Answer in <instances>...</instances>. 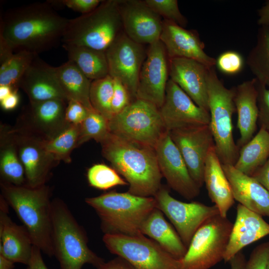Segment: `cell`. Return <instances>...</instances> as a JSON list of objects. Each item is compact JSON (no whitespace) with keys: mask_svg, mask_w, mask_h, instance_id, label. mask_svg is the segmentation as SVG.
<instances>
[{"mask_svg":"<svg viewBox=\"0 0 269 269\" xmlns=\"http://www.w3.org/2000/svg\"><path fill=\"white\" fill-rule=\"evenodd\" d=\"M269 157V133L260 128L257 134L239 152L234 167L249 176H252Z\"/></svg>","mask_w":269,"mask_h":269,"instance_id":"obj_31","label":"cell"},{"mask_svg":"<svg viewBox=\"0 0 269 269\" xmlns=\"http://www.w3.org/2000/svg\"><path fill=\"white\" fill-rule=\"evenodd\" d=\"M110 133L109 120L96 111L91 112L80 124L78 146L91 139L101 143Z\"/></svg>","mask_w":269,"mask_h":269,"instance_id":"obj_37","label":"cell"},{"mask_svg":"<svg viewBox=\"0 0 269 269\" xmlns=\"http://www.w3.org/2000/svg\"><path fill=\"white\" fill-rule=\"evenodd\" d=\"M80 125L69 124L52 138L45 140L47 151L58 162L71 161V154L78 146Z\"/></svg>","mask_w":269,"mask_h":269,"instance_id":"obj_34","label":"cell"},{"mask_svg":"<svg viewBox=\"0 0 269 269\" xmlns=\"http://www.w3.org/2000/svg\"><path fill=\"white\" fill-rule=\"evenodd\" d=\"M146 4L163 19L185 28L187 18L180 12L177 0H144Z\"/></svg>","mask_w":269,"mask_h":269,"instance_id":"obj_39","label":"cell"},{"mask_svg":"<svg viewBox=\"0 0 269 269\" xmlns=\"http://www.w3.org/2000/svg\"><path fill=\"white\" fill-rule=\"evenodd\" d=\"M60 87L67 101H77L90 111H95L90 102L92 80L88 78L73 61L54 67Z\"/></svg>","mask_w":269,"mask_h":269,"instance_id":"obj_29","label":"cell"},{"mask_svg":"<svg viewBox=\"0 0 269 269\" xmlns=\"http://www.w3.org/2000/svg\"><path fill=\"white\" fill-rule=\"evenodd\" d=\"M160 40L165 48L169 59H191L208 68L216 65V60L204 51V43L195 29H186L163 19Z\"/></svg>","mask_w":269,"mask_h":269,"instance_id":"obj_20","label":"cell"},{"mask_svg":"<svg viewBox=\"0 0 269 269\" xmlns=\"http://www.w3.org/2000/svg\"><path fill=\"white\" fill-rule=\"evenodd\" d=\"M154 197L156 208L169 219L187 248L198 229L208 220L220 214L215 205L180 201L171 196L164 187H161Z\"/></svg>","mask_w":269,"mask_h":269,"instance_id":"obj_11","label":"cell"},{"mask_svg":"<svg viewBox=\"0 0 269 269\" xmlns=\"http://www.w3.org/2000/svg\"><path fill=\"white\" fill-rule=\"evenodd\" d=\"M103 241L111 253L135 269H179V259L143 234H105Z\"/></svg>","mask_w":269,"mask_h":269,"instance_id":"obj_10","label":"cell"},{"mask_svg":"<svg viewBox=\"0 0 269 269\" xmlns=\"http://www.w3.org/2000/svg\"><path fill=\"white\" fill-rule=\"evenodd\" d=\"M233 224L218 214L206 221L196 232L179 269H210L223 260Z\"/></svg>","mask_w":269,"mask_h":269,"instance_id":"obj_9","label":"cell"},{"mask_svg":"<svg viewBox=\"0 0 269 269\" xmlns=\"http://www.w3.org/2000/svg\"><path fill=\"white\" fill-rule=\"evenodd\" d=\"M258 96L255 78L235 87L234 103L238 115L237 128L240 134L237 145L240 149L254 137L257 130Z\"/></svg>","mask_w":269,"mask_h":269,"instance_id":"obj_26","label":"cell"},{"mask_svg":"<svg viewBox=\"0 0 269 269\" xmlns=\"http://www.w3.org/2000/svg\"><path fill=\"white\" fill-rule=\"evenodd\" d=\"M204 183L209 196L218 208L220 215L227 217L229 210L234 204L235 199L215 145L210 149L206 159Z\"/></svg>","mask_w":269,"mask_h":269,"instance_id":"obj_27","label":"cell"},{"mask_svg":"<svg viewBox=\"0 0 269 269\" xmlns=\"http://www.w3.org/2000/svg\"><path fill=\"white\" fill-rule=\"evenodd\" d=\"M89 185L95 188L106 190L118 185H129L113 167L98 163L93 165L87 171Z\"/></svg>","mask_w":269,"mask_h":269,"instance_id":"obj_38","label":"cell"},{"mask_svg":"<svg viewBox=\"0 0 269 269\" xmlns=\"http://www.w3.org/2000/svg\"><path fill=\"white\" fill-rule=\"evenodd\" d=\"M102 154L129 184L128 192L154 197L161 187L154 148L133 142L111 133L101 143Z\"/></svg>","mask_w":269,"mask_h":269,"instance_id":"obj_2","label":"cell"},{"mask_svg":"<svg viewBox=\"0 0 269 269\" xmlns=\"http://www.w3.org/2000/svg\"><path fill=\"white\" fill-rule=\"evenodd\" d=\"M68 60L74 62L84 75L92 81L109 75L105 51L88 47L63 44Z\"/></svg>","mask_w":269,"mask_h":269,"instance_id":"obj_30","label":"cell"},{"mask_svg":"<svg viewBox=\"0 0 269 269\" xmlns=\"http://www.w3.org/2000/svg\"><path fill=\"white\" fill-rule=\"evenodd\" d=\"M85 201L98 214L105 234H142V224L156 208L154 197L139 196L129 192H109L86 198Z\"/></svg>","mask_w":269,"mask_h":269,"instance_id":"obj_4","label":"cell"},{"mask_svg":"<svg viewBox=\"0 0 269 269\" xmlns=\"http://www.w3.org/2000/svg\"><path fill=\"white\" fill-rule=\"evenodd\" d=\"M91 112L81 103L70 100L67 103L65 119L68 124L80 125Z\"/></svg>","mask_w":269,"mask_h":269,"instance_id":"obj_45","label":"cell"},{"mask_svg":"<svg viewBox=\"0 0 269 269\" xmlns=\"http://www.w3.org/2000/svg\"><path fill=\"white\" fill-rule=\"evenodd\" d=\"M118 1L123 30L130 39L142 45H150L160 40L161 17L144 0Z\"/></svg>","mask_w":269,"mask_h":269,"instance_id":"obj_19","label":"cell"},{"mask_svg":"<svg viewBox=\"0 0 269 269\" xmlns=\"http://www.w3.org/2000/svg\"><path fill=\"white\" fill-rule=\"evenodd\" d=\"M247 64L258 82L269 88V26L259 29L257 43L247 57Z\"/></svg>","mask_w":269,"mask_h":269,"instance_id":"obj_33","label":"cell"},{"mask_svg":"<svg viewBox=\"0 0 269 269\" xmlns=\"http://www.w3.org/2000/svg\"><path fill=\"white\" fill-rule=\"evenodd\" d=\"M9 132L24 169L25 185L32 187L45 185L58 162L46 149L45 140L16 129Z\"/></svg>","mask_w":269,"mask_h":269,"instance_id":"obj_15","label":"cell"},{"mask_svg":"<svg viewBox=\"0 0 269 269\" xmlns=\"http://www.w3.org/2000/svg\"><path fill=\"white\" fill-rule=\"evenodd\" d=\"M166 130H173L194 126L208 125L209 112L198 106L170 79L167 82L163 104L159 109Z\"/></svg>","mask_w":269,"mask_h":269,"instance_id":"obj_18","label":"cell"},{"mask_svg":"<svg viewBox=\"0 0 269 269\" xmlns=\"http://www.w3.org/2000/svg\"><path fill=\"white\" fill-rule=\"evenodd\" d=\"M123 32L118 0H102L92 11L68 20L62 42L105 51Z\"/></svg>","mask_w":269,"mask_h":269,"instance_id":"obj_6","label":"cell"},{"mask_svg":"<svg viewBox=\"0 0 269 269\" xmlns=\"http://www.w3.org/2000/svg\"><path fill=\"white\" fill-rule=\"evenodd\" d=\"M269 192V157L266 162L252 176Z\"/></svg>","mask_w":269,"mask_h":269,"instance_id":"obj_47","label":"cell"},{"mask_svg":"<svg viewBox=\"0 0 269 269\" xmlns=\"http://www.w3.org/2000/svg\"><path fill=\"white\" fill-rule=\"evenodd\" d=\"M37 55L27 51H19L0 64V86H8L13 90L18 91L20 79Z\"/></svg>","mask_w":269,"mask_h":269,"instance_id":"obj_35","label":"cell"},{"mask_svg":"<svg viewBox=\"0 0 269 269\" xmlns=\"http://www.w3.org/2000/svg\"><path fill=\"white\" fill-rule=\"evenodd\" d=\"M230 184L235 200L262 216L269 217V192L256 179L237 169L234 165L222 164Z\"/></svg>","mask_w":269,"mask_h":269,"instance_id":"obj_25","label":"cell"},{"mask_svg":"<svg viewBox=\"0 0 269 269\" xmlns=\"http://www.w3.org/2000/svg\"><path fill=\"white\" fill-rule=\"evenodd\" d=\"M216 65L222 73L234 75L242 70L244 60L240 53L234 51H228L219 56Z\"/></svg>","mask_w":269,"mask_h":269,"instance_id":"obj_40","label":"cell"},{"mask_svg":"<svg viewBox=\"0 0 269 269\" xmlns=\"http://www.w3.org/2000/svg\"><path fill=\"white\" fill-rule=\"evenodd\" d=\"M95 269H135L124 259L117 257L107 262H104Z\"/></svg>","mask_w":269,"mask_h":269,"instance_id":"obj_48","label":"cell"},{"mask_svg":"<svg viewBox=\"0 0 269 269\" xmlns=\"http://www.w3.org/2000/svg\"><path fill=\"white\" fill-rule=\"evenodd\" d=\"M68 20L47 1L9 9L0 14V44L38 54L59 45Z\"/></svg>","mask_w":269,"mask_h":269,"instance_id":"obj_1","label":"cell"},{"mask_svg":"<svg viewBox=\"0 0 269 269\" xmlns=\"http://www.w3.org/2000/svg\"><path fill=\"white\" fill-rule=\"evenodd\" d=\"M207 84L210 122L215 148L222 164L234 165L240 152L233 134L232 116L236 112L235 87L227 88L217 76L215 67L208 69Z\"/></svg>","mask_w":269,"mask_h":269,"instance_id":"obj_7","label":"cell"},{"mask_svg":"<svg viewBox=\"0 0 269 269\" xmlns=\"http://www.w3.org/2000/svg\"><path fill=\"white\" fill-rule=\"evenodd\" d=\"M258 92V124L260 128H262L269 133V88L260 83L257 80Z\"/></svg>","mask_w":269,"mask_h":269,"instance_id":"obj_41","label":"cell"},{"mask_svg":"<svg viewBox=\"0 0 269 269\" xmlns=\"http://www.w3.org/2000/svg\"><path fill=\"white\" fill-rule=\"evenodd\" d=\"M269 259V241L258 245L251 252L244 269H267Z\"/></svg>","mask_w":269,"mask_h":269,"instance_id":"obj_43","label":"cell"},{"mask_svg":"<svg viewBox=\"0 0 269 269\" xmlns=\"http://www.w3.org/2000/svg\"><path fill=\"white\" fill-rule=\"evenodd\" d=\"M268 235L269 224L262 216L239 203L223 260L229 262L245 247Z\"/></svg>","mask_w":269,"mask_h":269,"instance_id":"obj_24","label":"cell"},{"mask_svg":"<svg viewBox=\"0 0 269 269\" xmlns=\"http://www.w3.org/2000/svg\"><path fill=\"white\" fill-rule=\"evenodd\" d=\"M14 263L0 255V269H13Z\"/></svg>","mask_w":269,"mask_h":269,"instance_id":"obj_52","label":"cell"},{"mask_svg":"<svg viewBox=\"0 0 269 269\" xmlns=\"http://www.w3.org/2000/svg\"><path fill=\"white\" fill-rule=\"evenodd\" d=\"M110 132L137 144L155 148L166 130L159 109L136 98L109 121Z\"/></svg>","mask_w":269,"mask_h":269,"instance_id":"obj_8","label":"cell"},{"mask_svg":"<svg viewBox=\"0 0 269 269\" xmlns=\"http://www.w3.org/2000/svg\"><path fill=\"white\" fill-rule=\"evenodd\" d=\"M67 102L59 99L30 102L19 118L20 126L16 130L49 140L68 124L65 119Z\"/></svg>","mask_w":269,"mask_h":269,"instance_id":"obj_16","label":"cell"},{"mask_svg":"<svg viewBox=\"0 0 269 269\" xmlns=\"http://www.w3.org/2000/svg\"><path fill=\"white\" fill-rule=\"evenodd\" d=\"M0 140V172L2 181L14 185L25 184L24 169L9 131Z\"/></svg>","mask_w":269,"mask_h":269,"instance_id":"obj_32","label":"cell"},{"mask_svg":"<svg viewBox=\"0 0 269 269\" xmlns=\"http://www.w3.org/2000/svg\"><path fill=\"white\" fill-rule=\"evenodd\" d=\"M109 75L120 81L136 99L139 73L146 56L143 45L123 32L105 51Z\"/></svg>","mask_w":269,"mask_h":269,"instance_id":"obj_12","label":"cell"},{"mask_svg":"<svg viewBox=\"0 0 269 269\" xmlns=\"http://www.w3.org/2000/svg\"><path fill=\"white\" fill-rule=\"evenodd\" d=\"M52 5L66 6L74 11L79 12L82 14L89 13L94 10L101 3L100 0H47Z\"/></svg>","mask_w":269,"mask_h":269,"instance_id":"obj_44","label":"cell"},{"mask_svg":"<svg viewBox=\"0 0 269 269\" xmlns=\"http://www.w3.org/2000/svg\"><path fill=\"white\" fill-rule=\"evenodd\" d=\"M140 231L142 234L151 238L176 259H181L187 252V248L177 232L165 220L163 213L157 208L144 221Z\"/></svg>","mask_w":269,"mask_h":269,"instance_id":"obj_28","label":"cell"},{"mask_svg":"<svg viewBox=\"0 0 269 269\" xmlns=\"http://www.w3.org/2000/svg\"><path fill=\"white\" fill-rule=\"evenodd\" d=\"M18 91H13L9 95L0 101L1 108L6 111L14 109L19 102Z\"/></svg>","mask_w":269,"mask_h":269,"instance_id":"obj_49","label":"cell"},{"mask_svg":"<svg viewBox=\"0 0 269 269\" xmlns=\"http://www.w3.org/2000/svg\"><path fill=\"white\" fill-rule=\"evenodd\" d=\"M8 204L0 195V255L14 263L27 265L33 246L29 233L8 215Z\"/></svg>","mask_w":269,"mask_h":269,"instance_id":"obj_23","label":"cell"},{"mask_svg":"<svg viewBox=\"0 0 269 269\" xmlns=\"http://www.w3.org/2000/svg\"><path fill=\"white\" fill-rule=\"evenodd\" d=\"M53 256L60 269H82L85 264L97 268L105 262L88 245V237L67 204L56 198L52 201Z\"/></svg>","mask_w":269,"mask_h":269,"instance_id":"obj_5","label":"cell"},{"mask_svg":"<svg viewBox=\"0 0 269 269\" xmlns=\"http://www.w3.org/2000/svg\"><path fill=\"white\" fill-rule=\"evenodd\" d=\"M208 68L191 59H169L170 79L199 107L209 112L207 84Z\"/></svg>","mask_w":269,"mask_h":269,"instance_id":"obj_21","label":"cell"},{"mask_svg":"<svg viewBox=\"0 0 269 269\" xmlns=\"http://www.w3.org/2000/svg\"><path fill=\"white\" fill-rule=\"evenodd\" d=\"M2 194L16 214L31 238L33 245L48 257L53 256L52 201L50 187L16 186L0 182Z\"/></svg>","mask_w":269,"mask_h":269,"instance_id":"obj_3","label":"cell"},{"mask_svg":"<svg viewBox=\"0 0 269 269\" xmlns=\"http://www.w3.org/2000/svg\"><path fill=\"white\" fill-rule=\"evenodd\" d=\"M14 90L10 86L6 85L0 86V101L7 97Z\"/></svg>","mask_w":269,"mask_h":269,"instance_id":"obj_53","label":"cell"},{"mask_svg":"<svg viewBox=\"0 0 269 269\" xmlns=\"http://www.w3.org/2000/svg\"><path fill=\"white\" fill-rule=\"evenodd\" d=\"M133 100L126 87L120 81L114 79V92L111 104L113 116L123 111Z\"/></svg>","mask_w":269,"mask_h":269,"instance_id":"obj_42","label":"cell"},{"mask_svg":"<svg viewBox=\"0 0 269 269\" xmlns=\"http://www.w3.org/2000/svg\"><path fill=\"white\" fill-rule=\"evenodd\" d=\"M246 261L244 254L240 252L229 262L231 269H244Z\"/></svg>","mask_w":269,"mask_h":269,"instance_id":"obj_51","label":"cell"},{"mask_svg":"<svg viewBox=\"0 0 269 269\" xmlns=\"http://www.w3.org/2000/svg\"><path fill=\"white\" fill-rule=\"evenodd\" d=\"M169 73V59L160 40L149 45L139 76L136 98L160 109L165 96Z\"/></svg>","mask_w":269,"mask_h":269,"instance_id":"obj_14","label":"cell"},{"mask_svg":"<svg viewBox=\"0 0 269 269\" xmlns=\"http://www.w3.org/2000/svg\"><path fill=\"white\" fill-rule=\"evenodd\" d=\"M19 88L30 102L59 99L68 102L58 82L55 69L36 55L20 79Z\"/></svg>","mask_w":269,"mask_h":269,"instance_id":"obj_22","label":"cell"},{"mask_svg":"<svg viewBox=\"0 0 269 269\" xmlns=\"http://www.w3.org/2000/svg\"><path fill=\"white\" fill-rule=\"evenodd\" d=\"M267 269H269V261H268V267H267Z\"/></svg>","mask_w":269,"mask_h":269,"instance_id":"obj_54","label":"cell"},{"mask_svg":"<svg viewBox=\"0 0 269 269\" xmlns=\"http://www.w3.org/2000/svg\"><path fill=\"white\" fill-rule=\"evenodd\" d=\"M154 149L162 176L170 187L187 200L197 197L200 188L192 178L168 132L162 136Z\"/></svg>","mask_w":269,"mask_h":269,"instance_id":"obj_17","label":"cell"},{"mask_svg":"<svg viewBox=\"0 0 269 269\" xmlns=\"http://www.w3.org/2000/svg\"><path fill=\"white\" fill-rule=\"evenodd\" d=\"M41 253L39 248L33 245L26 269H49L44 262Z\"/></svg>","mask_w":269,"mask_h":269,"instance_id":"obj_46","label":"cell"},{"mask_svg":"<svg viewBox=\"0 0 269 269\" xmlns=\"http://www.w3.org/2000/svg\"><path fill=\"white\" fill-rule=\"evenodd\" d=\"M259 18L258 23L260 26H269V0L258 10Z\"/></svg>","mask_w":269,"mask_h":269,"instance_id":"obj_50","label":"cell"},{"mask_svg":"<svg viewBox=\"0 0 269 269\" xmlns=\"http://www.w3.org/2000/svg\"><path fill=\"white\" fill-rule=\"evenodd\" d=\"M168 132L192 178L201 188L204 183L206 159L210 149L215 145L209 125L181 128Z\"/></svg>","mask_w":269,"mask_h":269,"instance_id":"obj_13","label":"cell"},{"mask_svg":"<svg viewBox=\"0 0 269 269\" xmlns=\"http://www.w3.org/2000/svg\"><path fill=\"white\" fill-rule=\"evenodd\" d=\"M113 92L114 79L109 75L91 82L90 100L92 106L109 121L113 117L111 104Z\"/></svg>","mask_w":269,"mask_h":269,"instance_id":"obj_36","label":"cell"}]
</instances>
